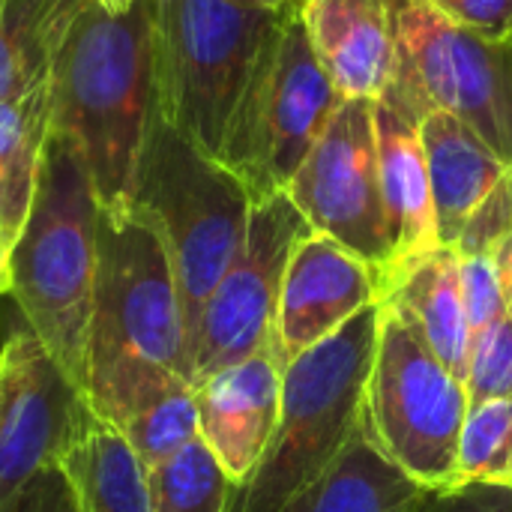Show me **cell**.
I'll return each mask as SVG.
<instances>
[{
    "label": "cell",
    "mask_w": 512,
    "mask_h": 512,
    "mask_svg": "<svg viewBox=\"0 0 512 512\" xmlns=\"http://www.w3.org/2000/svg\"><path fill=\"white\" fill-rule=\"evenodd\" d=\"M150 512H228L231 477L201 438L147 471Z\"/></svg>",
    "instance_id": "cell-23"
},
{
    "label": "cell",
    "mask_w": 512,
    "mask_h": 512,
    "mask_svg": "<svg viewBox=\"0 0 512 512\" xmlns=\"http://www.w3.org/2000/svg\"><path fill=\"white\" fill-rule=\"evenodd\" d=\"M375 339L378 303L282 369L276 429L228 512H279L327 471L360 423Z\"/></svg>",
    "instance_id": "cell-5"
},
{
    "label": "cell",
    "mask_w": 512,
    "mask_h": 512,
    "mask_svg": "<svg viewBox=\"0 0 512 512\" xmlns=\"http://www.w3.org/2000/svg\"><path fill=\"white\" fill-rule=\"evenodd\" d=\"M51 132V75L0 99V228L6 249L18 237L39 180Z\"/></svg>",
    "instance_id": "cell-20"
},
{
    "label": "cell",
    "mask_w": 512,
    "mask_h": 512,
    "mask_svg": "<svg viewBox=\"0 0 512 512\" xmlns=\"http://www.w3.org/2000/svg\"><path fill=\"white\" fill-rule=\"evenodd\" d=\"M378 294L381 276L372 264L324 234H306L285 267L270 339L282 369L378 303Z\"/></svg>",
    "instance_id": "cell-13"
},
{
    "label": "cell",
    "mask_w": 512,
    "mask_h": 512,
    "mask_svg": "<svg viewBox=\"0 0 512 512\" xmlns=\"http://www.w3.org/2000/svg\"><path fill=\"white\" fill-rule=\"evenodd\" d=\"M9 279H6V246H0V294H6Z\"/></svg>",
    "instance_id": "cell-35"
},
{
    "label": "cell",
    "mask_w": 512,
    "mask_h": 512,
    "mask_svg": "<svg viewBox=\"0 0 512 512\" xmlns=\"http://www.w3.org/2000/svg\"><path fill=\"white\" fill-rule=\"evenodd\" d=\"M342 96L312 54L294 12L267 54L222 150V165L246 186L252 204L285 192Z\"/></svg>",
    "instance_id": "cell-9"
},
{
    "label": "cell",
    "mask_w": 512,
    "mask_h": 512,
    "mask_svg": "<svg viewBox=\"0 0 512 512\" xmlns=\"http://www.w3.org/2000/svg\"><path fill=\"white\" fill-rule=\"evenodd\" d=\"M99 198L84 150L51 129L27 219L6 249V294L21 321L87 396V324Z\"/></svg>",
    "instance_id": "cell-3"
},
{
    "label": "cell",
    "mask_w": 512,
    "mask_h": 512,
    "mask_svg": "<svg viewBox=\"0 0 512 512\" xmlns=\"http://www.w3.org/2000/svg\"><path fill=\"white\" fill-rule=\"evenodd\" d=\"M512 234V165L501 174V180L489 189V195L468 216L453 249L465 255H489Z\"/></svg>",
    "instance_id": "cell-27"
},
{
    "label": "cell",
    "mask_w": 512,
    "mask_h": 512,
    "mask_svg": "<svg viewBox=\"0 0 512 512\" xmlns=\"http://www.w3.org/2000/svg\"><path fill=\"white\" fill-rule=\"evenodd\" d=\"M117 432L126 438L144 471L159 468L198 438L195 387L174 384L162 390L159 396L147 399Z\"/></svg>",
    "instance_id": "cell-24"
},
{
    "label": "cell",
    "mask_w": 512,
    "mask_h": 512,
    "mask_svg": "<svg viewBox=\"0 0 512 512\" xmlns=\"http://www.w3.org/2000/svg\"><path fill=\"white\" fill-rule=\"evenodd\" d=\"M0 246H6V237H3V228H0Z\"/></svg>",
    "instance_id": "cell-36"
},
{
    "label": "cell",
    "mask_w": 512,
    "mask_h": 512,
    "mask_svg": "<svg viewBox=\"0 0 512 512\" xmlns=\"http://www.w3.org/2000/svg\"><path fill=\"white\" fill-rule=\"evenodd\" d=\"M492 483L512 489V399L471 405L456 453L453 486Z\"/></svg>",
    "instance_id": "cell-25"
},
{
    "label": "cell",
    "mask_w": 512,
    "mask_h": 512,
    "mask_svg": "<svg viewBox=\"0 0 512 512\" xmlns=\"http://www.w3.org/2000/svg\"><path fill=\"white\" fill-rule=\"evenodd\" d=\"M129 204L141 207L165 240L192 345L198 315L246 237L252 198L222 162L204 156L159 117Z\"/></svg>",
    "instance_id": "cell-6"
},
{
    "label": "cell",
    "mask_w": 512,
    "mask_h": 512,
    "mask_svg": "<svg viewBox=\"0 0 512 512\" xmlns=\"http://www.w3.org/2000/svg\"><path fill=\"white\" fill-rule=\"evenodd\" d=\"M378 303L393 306L420 333L429 351L465 381L471 330L462 300L459 252L453 246H435L390 264L381 276Z\"/></svg>",
    "instance_id": "cell-16"
},
{
    "label": "cell",
    "mask_w": 512,
    "mask_h": 512,
    "mask_svg": "<svg viewBox=\"0 0 512 512\" xmlns=\"http://www.w3.org/2000/svg\"><path fill=\"white\" fill-rule=\"evenodd\" d=\"M498 264V273H501V285H504V300H507V312L512 318V234L507 240H501V246L495 252H489Z\"/></svg>",
    "instance_id": "cell-32"
},
{
    "label": "cell",
    "mask_w": 512,
    "mask_h": 512,
    "mask_svg": "<svg viewBox=\"0 0 512 512\" xmlns=\"http://www.w3.org/2000/svg\"><path fill=\"white\" fill-rule=\"evenodd\" d=\"M417 129L429 168L438 240L441 246H453L474 207L507 171V162L468 123L447 111H429Z\"/></svg>",
    "instance_id": "cell-18"
},
{
    "label": "cell",
    "mask_w": 512,
    "mask_h": 512,
    "mask_svg": "<svg viewBox=\"0 0 512 512\" xmlns=\"http://www.w3.org/2000/svg\"><path fill=\"white\" fill-rule=\"evenodd\" d=\"M96 420L87 396L21 321L0 348V504L30 477L60 468Z\"/></svg>",
    "instance_id": "cell-12"
},
{
    "label": "cell",
    "mask_w": 512,
    "mask_h": 512,
    "mask_svg": "<svg viewBox=\"0 0 512 512\" xmlns=\"http://www.w3.org/2000/svg\"><path fill=\"white\" fill-rule=\"evenodd\" d=\"M426 492L384 456L360 414L348 444L327 471L279 512H417Z\"/></svg>",
    "instance_id": "cell-19"
},
{
    "label": "cell",
    "mask_w": 512,
    "mask_h": 512,
    "mask_svg": "<svg viewBox=\"0 0 512 512\" xmlns=\"http://www.w3.org/2000/svg\"><path fill=\"white\" fill-rule=\"evenodd\" d=\"M96 3H99L105 12H114V15H117V12H126L129 6H135L138 0H96Z\"/></svg>",
    "instance_id": "cell-33"
},
{
    "label": "cell",
    "mask_w": 512,
    "mask_h": 512,
    "mask_svg": "<svg viewBox=\"0 0 512 512\" xmlns=\"http://www.w3.org/2000/svg\"><path fill=\"white\" fill-rule=\"evenodd\" d=\"M0 512H78V501L63 468H45L6 498Z\"/></svg>",
    "instance_id": "cell-29"
},
{
    "label": "cell",
    "mask_w": 512,
    "mask_h": 512,
    "mask_svg": "<svg viewBox=\"0 0 512 512\" xmlns=\"http://www.w3.org/2000/svg\"><path fill=\"white\" fill-rule=\"evenodd\" d=\"M60 468L72 483L78 512H150L147 471L126 438L99 417Z\"/></svg>",
    "instance_id": "cell-21"
},
{
    "label": "cell",
    "mask_w": 512,
    "mask_h": 512,
    "mask_svg": "<svg viewBox=\"0 0 512 512\" xmlns=\"http://www.w3.org/2000/svg\"><path fill=\"white\" fill-rule=\"evenodd\" d=\"M297 6L240 0H156L159 117L210 159H222L231 126Z\"/></svg>",
    "instance_id": "cell-4"
},
{
    "label": "cell",
    "mask_w": 512,
    "mask_h": 512,
    "mask_svg": "<svg viewBox=\"0 0 512 512\" xmlns=\"http://www.w3.org/2000/svg\"><path fill=\"white\" fill-rule=\"evenodd\" d=\"M192 384L180 288L156 222L135 204L99 207L87 324V402L120 429L147 399Z\"/></svg>",
    "instance_id": "cell-1"
},
{
    "label": "cell",
    "mask_w": 512,
    "mask_h": 512,
    "mask_svg": "<svg viewBox=\"0 0 512 512\" xmlns=\"http://www.w3.org/2000/svg\"><path fill=\"white\" fill-rule=\"evenodd\" d=\"M459 276H462L468 330L474 336L507 315L504 285L492 255H465V258L459 255Z\"/></svg>",
    "instance_id": "cell-28"
},
{
    "label": "cell",
    "mask_w": 512,
    "mask_h": 512,
    "mask_svg": "<svg viewBox=\"0 0 512 512\" xmlns=\"http://www.w3.org/2000/svg\"><path fill=\"white\" fill-rule=\"evenodd\" d=\"M378 174L393 243V264L441 246L420 129L387 99H375ZM390 270V267H387Z\"/></svg>",
    "instance_id": "cell-17"
},
{
    "label": "cell",
    "mask_w": 512,
    "mask_h": 512,
    "mask_svg": "<svg viewBox=\"0 0 512 512\" xmlns=\"http://www.w3.org/2000/svg\"><path fill=\"white\" fill-rule=\"evenodd\" d=\"M381 99L414 123L429 111L459 117L512 165V36L483 39L429 0H405L396 12V66Z\"/></svg>",
    "instance_id": "cell-8"
},
{
    "label": "cell",
    "mask_w": 512,
    "mask_h": 512,
    "mask_svg": "<svg viewBox=\"0 0 512 512\" xmlns=\"http://www.w3.org/2000/svg\"><path fill=\"white\" fill-rule=\"evenodd\" d=\"M285 192L315 234L342 243L378 276L387 273L393 243L381 195L372 99H342Z\"/></svg>",
    "instance_id": "cell-11"
},
{
    "label": "cell",
    "mask_w": 512,
    "mask_h": 512,
    "mask_svg": "<svg viewBox=\"0 0 512 512\" xmlns=\"http://www.w3.org/2000/svg\"><path fill=\"white\" fill-rule=\"evenodd\" d=\"M468 387L387 303H378V339L363 396V423L390 462L423 489L453 486Z\"/></svg>",
    "instance_id": "cell-7"
},
{
    "label": "cell",
    "mask_w": 512,
    "mask_h": 512,
    "mask_svg": "<svg viewBox=\"0 0 512 512\" xmlns=\"http://www.w3.org/2000/svg\"><path fill=\"white\" fill-rule=\"evenodd\" d=\"M306 234H312V228L288 192H276L252 204L246 237L195 324V384L270 348L285 267Z\"/></svg>",
    "instance_id": "cell-10"
},
{
    "label": "cell",
    "mask_w": 512,
    "mask_h": 512,
    "mask_svg": "<svg viewBox=\"0 0 512 512\" xmlns=\"http://www.w3.org/2000/svg\"><path fill=\"white\" fill-rule=\"evenodd\" d=\"M252 6H267V9H282V6H300V0H240Z\"/></svg>",
    "instance_id": "cell-34"
},
{
    "label": "cell",
    "mask_w": 512,
    "mask_h": 512,
    "mask_svg": "<svg viewBox=\"0 0 512 512\" xmlns=\"http://www.w3.org/2000/svg\"><path fill=\"white\" fill-rule=\"evenodd\" d=\"M315 60L342 99H381L396 66L390 0H300Z\"/></svg>",
    "instance_id": "cell-15"
},
{
    "label": "cell",
    "mask_w": 512,
    "mask_h": 512,
    "mask_svg": "<svg viewBox=\"0 0 512 512\" xmlns=\"http://www.w3.org/2000/svg\"><path fill=\"white\" fill-rule=\"evenodd\" d=\"M282 363L273 348L195 384L198 438L237 486L258 465L279 417Z\"/></svg>",
    "instance_id": "cell-14"
},
{
    "label": "cell",
    "mask_w": 512,
    "mask_h": 512,
    "mask_svg": "<svg viewBox=\"0 0 512 512\" xmlns=\"http://www.w3.org/2000/svg\"><path fill=\"white\" fill-rule=\"evenodd\" d=\"M87 0H0V99L51 75L54 54Z\"/></svg>",
    "instance_id": "cell-22"
},
{
    "label": "cell",
    "mask_w": 512,
    "mask_h": 512,
    "mask_svg": "<svg viewBox=\"0 0 512 512\" xmlns=\"http://www.w3.org/2000/svg\"><path fill=\"white\" fill-rule=\"evenodd\" d=\"M417 512H512V489L492 483L447 486L426 492Z\"/></svg>",
    "instance_id": "cell-31"
},
{
    "label": "cell",
    "mask_w": 512,
    "mask_h": 512,
    "mask_svg": "<svg viewBox=\"0 0 512 512\" xmlns=\"http://www.w3.org/2000/svg\"><path fill=\"white\" fill-rule=\"evenodd\" d=\"M156 120V0L117 15L87 0L54 54L51 129L84 150L102 210L129 207Z\"/></svg>",
    "instance_id": "cell-2"
},
{
    "label": "cell",
    "mask_w": 512,
    "mask_h": 512,
    "mask_svg": "<svg viewBox=\"0 0 512 512\" xmlns=\"http://www.w3.org/2000/svg\"><path fill=\"white\" fill-rule=\"evenodd\" d=\"M471 405L512 399V318L510 312L471 336V357L465 375Z\"/></svg>",
    "instance_id": "cell-26"
},
{
    "label": "cell",
    "mask_w": 512,
    "mask_h": 512,
    "mask_svg": "<svg viewBox=\"0 0 512 512\" xmlns=\"http://www.w3.org/2000/svg\"><path fill=\"white\" fill-rule=\"evenodd\" d=\"M441 15L459 27L501 42L512 36V0H429Z\"/></svg>",
    "instance_id": "cell-30"
}]
</instances>
